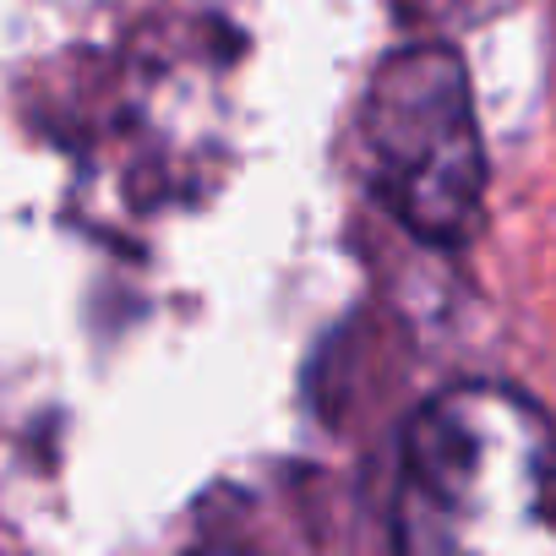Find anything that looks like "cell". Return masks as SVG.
Returning a JSON list of instances; mask_svg holds the SVG:
<instances>
[{
  "label": "cell",
  "mask_w": 556,
  "mask_h": 556,
  "mask_svg": "<svg viewBox=\"0 0 556 556\" xmlns=\"http://www.w3.org/2000/svg\"><path fill=\"white\" fill-rule=\"evenodd\" d=\"M366 175L382 207L431 245H464L485 202V142L464 61L447 45L388 55L361 110Z\"/></svg>",
  "instance_id": "7a4b0ae2"
},
{
  "label": "cell",
  "mask_w": 556,
  "mask_h": 556,
  "mask_svg": "<svg viewBox=\"0 0 556 556\" xmlns=\"http://www.w3.org/2000/svg\"><path fill=\"white\" fill-rule=\"evenodd\" d=\"M393 540L420 556H556V426L496 382L437 393L404 431Z\"/></svg>",
  "instance_id": "6da1fadb"
}]
</instances>
